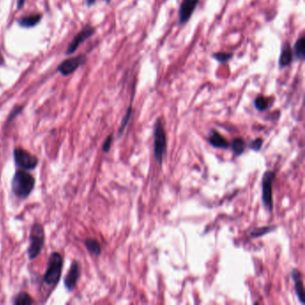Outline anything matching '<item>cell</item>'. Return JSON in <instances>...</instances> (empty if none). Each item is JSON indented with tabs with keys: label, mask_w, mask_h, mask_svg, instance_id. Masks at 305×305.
<instances>
[{
	"label": "cell",
	"mask_w": 305,
	"mask_h": 305,
	"mask_svg": "<svg viewBox=\"0 0 305 305\" xmlns=\"http://www.w3.org/2000/svg\"><path fill=\"white\" fill-rule=\"evenodd\" d=\"M275 177V172L267 171L262 178V202L264 207L269 212H271L273 209L272 183L274 181Z\"/></svg>",
	"instance_id": "6"
},
{
	"label": "cell",
	"mask_w": 305,
	"mask_h": 305,
	"mask_svg": "<svg viewBox=\"0 0 305 305\" xmlns=\"http://www.w3.org/2000/svg\"><path fill=\"white\" fill-rule=\"evenodd\" d=\"M96 3V0H86V4L88 6H92Z\"/></svg>",
	"instance_id": "27"
},
{
	"label": "cell",
	"mask_w": 305,
	"mask_h": 305,
	"mask_svg": "<svg viewBox=\"0 0 305 305\" xmlns=\"http://www.w3.org/2000/svg\"><path fill=\"white\" fill-rule=\"evenodd\" d=\"M44 227L40 223H35L31 226L30 233V245L27 250L29 259L34 260L39 256L42 249L44 248Z\"/></svg>",
	"instance_id": "3"
},
{
	"label": "cell",
	"mask_w": 305,
	"mask_h": 305,
	"mask_svg": "<svg viewBox=\"0 0 305 305\" xmlns=\"http://www.w3.org/2000/svg\"><path fill=\"white\" fill-rule=\"evenodd\" d=\"M246 147V143L241 138H235L232 142V148L234 151V154L241 155L243 153Z\"/></svg>",
	"instance_id": "21"
},
{
	"label": "cell",
	"mask_w": 305,
	"mask_h": 305,
	"mask_svg": "<svg viewBox=\"0 0 305 305\" xmlns=\"http://www.w3.org/2000/svg\"><path fill=\"white\" fill-rule=\"evenodd\" d=\"M22 108H23L22 106H15V107H13V110L11 111V113H10V115H9L7 121H8V122L12 121L16 115H19V114L22 112Z\"/></svg>",
	"instance_id": "25"
},
{
	"label": "cell",
	"mask_w": 305,
	"mask_h": 305,
	"mask_svg": "<svg viewBox=\"0 0 305 305\" xmlns=\"http://www.w3.org/2000/svg\"><path fill=\"white\" fill-rule=\"evenodd\" d=\"M85 247L88 250L89 252L95 256H100L102 253V246L101 243L98 242L96 239L88 238L84 241Z\"/></svg>",
	"instance_id": "16"
},
{
	"label": "cell",
	"mask_w": 305,
	"mask_h": 305,
	"mask_svg": "<svg viewBox=\"0 0 305 305\" xmlns=\"http://www.w3.org/2000/svg\"><path fill=\"white\" fill-rule=\"evenodd\" d=\"M132 114H133V107H132V104H131L130 106L128 107V109H127V111H126L125 115H124V118H123V120H122L121 125H120L119 136H121V135L124 133V130H125V128H126V126H127V124H128L129 121H130V119H131Z\"/></svg>",
	"instance_id": "22"
},
{
	"label": "cell",
	"mask_w": 305,
	"mask_h": 305,
	"mask_svg": "<svg viewBox=\"0 0 305 305\" xmlns=\"http://www.w3.org/2000/svg\"><path fill=\"white\" fill-rule=\"evenodd\" d=\"M293 53L295 54V57L297 60L303 61L305 58V37L302 36L301 38H299L295 43L294 47V51Z\"/></svg>",
	"instance_id": "15"
},
{
	"label": "cell",
	"mask_w": 305,
	"mask_h": 305,
	"mask_svg": "<svg viewBox=\"0 0 305 305\" xmlns=\"http://www.w3.org/2000/svg\"><path fill=\"white\" fill-rule=\"evenodd\" d=\"M64 260L60 253L53 252L49 257L48 269L43 278V281L47 286L56 287L62 275Z\"/></svg>",
	"instance_id": "2"
},
{
	"label": "cell",
	"mask_w": 305,
	"mask_h": 305,
	"mask_svg": "<svg viewBox=\"0 0 305 305\" xmlns=\"http://www.w3.org/2000/svg\"><path fill=\"white\" fill-rule=\"evenodd\" d=\"M269 105H270L269 100L262 95L257 96L256 99L254 100V106L256 107L258 111H261V112L265 111L269 107Z\"/></svg>",
	"instance_id": "20"
},
{
	"label": "cell",
	"mask_w": 305,
	"mask_h": 305,
	"mask_svg": "<svg viewBox=\"0 0 305 305\" xmlns=\"http://www.w3.org/2000/svg\"><path fill=\"white\" fill-rule=\"evenodd\" d=\"M112 142H113V134H110L109 136L106 137L105 142L102 145V151L104 152H108L110 151L111 145H112Z\"/></svg>",
	"instance_id": "23"
},
{
	"label": "cell",
	"mask_w": 305,
	"mask_h": 305,
	"mask_svg": "<svg viewBox=\"0 0 305 305\" xmlns=\"http://www.w3.org/2000/svg\"><path fill=\"white\" fill-rule=\"evenodd\" d=\"M275 226H261V227H255L254 229H252L250 233V235L252 238H257V237H261L262 235H265L266 234H269L270 232L274 231Z\"/></svg>",
	"instance_id": "18"
},
{
	"label": "cell",
	"mask_w": 305,
	"mask_h": 305,
	"mask_svg": "<svg viewBox=\"0 0 305 305\" xmlns=\"http://www.w3.org/2000/svg\"><path fill=\"white\" fill-rule=\"evenodd\" d=\"M41 14L40 13H36V14H31V15H28L25 17L20 18L18 20V24L21 27L23 28H32V27L36 26L41 20Z\"/></svg>",
	"instance_id": "14"
},
{
	"label": "cell",
	"mask_w": 305,
	"mask_h": 305,
	"mask_svg": "<svg viewBox=\"0 0 305 305\" xmlns=\"http://www.w3.org/2000/svg\"><path fill=\"white\" fill-rule=\"evenodd\" d=\"M153 138H154V158L158 163L162 164L165 155L167 152V138L166 132L164 128L163 123L161 119L156 121L153 129Z\"/></svg>",
	"instance_id": "4"
},
{
	"label": "cell",
	"mask_w": 305,
	"mask_h": 305,
	"mask_svg": "<svg viewBox=\"0 0 305 305\" xmlns=\"http://www.w3.org/2000/svg\"><path fill=\"white\" fill-rule=\"evenodd\" d=\"M199 2V0H182L178 13L179 24L182 25L189 22Z\"/></svg>",
	"instance_id": "8"
},
{
	"label": "cell",
	"mask_w": 305,
	"mask_h": 305,
	"mask_svg": "<svg viewBox=\"0 0 305 305\" xmlns=\"http://www.w3.org/2000/svg\"><path fill=\"white\" fill-rule=\"evenodd\" d=\"M25 1L26 0H18L17 1V8L21 9L22 6H23V4L25 3Z\"/></svg>",
	"instance_id": "26"
},
{
	"label": "cell",
	"mask_w": 305,
	"mask_h": 305,
	"mask_svg": "<svg viewBox=\"0 0 305 305\" xmlns=\"http://www.w3.org/2000/svg\"><path fill=\"white\" fill-rule=\"evenodd\" d=\"M105 1H106V3H107V4H109V3H110V2H111V0H105Z\"/></svg>",
	"instance_id": "28"
},
{
	"label": "cell",
	"mask_w": 305,
	"mask_h": 305,
	"mask_svg": "<svg viewBox=\"0 0 305 305\" xmlns=\"http://www.w3.org/2000/svg\"><path fill=\"white\" fill-rule=\"evenodd\" d=\"M34 303L32 297L26 292H20L13 299V304L15 305H30Z\"/></svg>",
	"instance_id": "17"
},
{
	"label": "cell",
	"mask_w": 305,
	"mask_h": 305,
	"mask_svg": "<svg viewBox=\"0 0 305 305\" xmlns=\"http://www.w3.org/2000/svg\"><path fill=\"white\" fill-rule=\"evenodd\" d=\"M211 57L217 62L224 65V64L229 62L234 57V54L232 52H216V53H213Z\"/></svg>",
	"instance_id": "19"
},
{
	"label": "cell",
	"mask_w": 305,
	"mask_h": 305,
	"mask_svg": "<svg viewBox=\"0 0 305 305\" xmlns=\"http://www.w3.org/2000/svg\"><path fill=\"white\" fill-rule=\"evenodd\" d=\"M13 159L18 168L23 170H32L39 164V159L36 156L22 148L13 150Z\"/></svg>",
	"instance_id": "5"
},
{
	"label": "cell",
	"mask_w": 305,
	"mask_h": 305,
	"mask_svg": "<svg viewBox=\"0 0 305 305\" xmlns=\"http://www.w3.org/2000/svg\"><path fill=\"white\" fill-rule=\"evenodd\" d=\"M95 28L92 25H85L82 29V31H80L79 33L74 38V40L70 42L69 46L67 47V55H71V54L76 52V49H78L80 44L83 43L84 41L89 39L91 36H93L95 33Z\"/></svg>",
	"instance_id": "9"
},
{
	"label": "cell",
	"mask_w": 305,
	"mask_h": 305,
	"mask_svg": "<svg viewBox=\"0 0 305 305\" xmlns=\"http://www.w3.org/2000/svg\"><path fill=\"white\" fill-rule=\"evenodd\" d=\"M262 143H263V140L261 139V138H259V139H256L253 142H251L250 147H251V149L253 150V151H260L261 146H262Z\"/></svg>",
	"instance_id": "24"
},
{
	"label": "cell",
	"mask_w": 305,
	"mask_h": 305,
	"mask_svg": "<svg viewBox=\"0 0 305 305\" xmlns=\"http://www.w3.org/2000/svg\"><path fill=\"white\" fill-rule=\"evenodd\" d=\"M208 142L210 145H212L215 148H227L229 146V143L227 142L226 139L216 130H211L209 137H208Z\"/></svg>",
	"instance_id": "13"
},
{
	"label": "cell",
	"mask_w": 305,
	"mask_h": 305,
	"mask_svg": "<svg viewBox=\"0 0 305 305\" xmlns=\"http://www.w3.org/2000/svg\"><path fill=\"white\" fill-rule=\"evenodd\" d=\"M291 276H292V279L295 283L297 297L301 302L302 305H305V288H304V283H303V275L297 269H294L292 270Z\"/></svg>",
	"instance_id": "12"
},
{
	"label": "cell",
	"mask_w": 305,
	"mask_h": 305,
	"mask_svg": "<svg viewBox=\"0 0 305 305\" xmlns=\"http://www.w3.org/2000/svg\"><path fill=\"white\" fill-rule=\"evenodd\" d=\"M293 60H294V53H293L291 45L288 41H286L282 46L281 53L279 57V68L289 67L292 64Z\"/></svg>",
	"instance_id": "11"
},
{
	"label": "cell",
	"mask_w": 305,
	"mask_h": 305,
	"mask_svg": "<svg viewBox=\"0 0 305 305\" xmlns=\"http://www.w3.org/2000/svg\"><path fill=\"white\" fill-rule=\"evenodd\" d=\"M35 184V177L32 175L26 172V170L18 169L12 178L11 188L13 195L18 198L26 199L34 189Z\"/></svg>",
	"instance_id": "1"
},
{
	"label": "cell",
	"mask_w": 305,
	"mask_h": 305,
	"mask_svg": "<svg viewBox=\"0 0 305 305\" xmlns=\"http://www.w3.org/2000/svg\"><path fill=\"white\" fill-rule=\"evenodd\" d=\"M86 57L84 55L77 56L75 58H68L67 60L63 61L58 67V71L62 76H67L72 75L74 72H76L82 65L86 62Z\"/></svg>",
	"instance_id": "7"
},
{
	"label": "cell",
	"mask_w": 305,
	"mask_h": 305,
	"mask_svg": "<svg viewBox=\"0 0 305 305\" xmlns=\"http://www.w3.org/2000/svg\"><path fill=\"white\" fill-rule=\"evenodd\" d=\"M80 274H81V271H80L79 263L75 261L70 266L67 277L64 280L65 287L68 291H73L76 288L80 278Z\"/></svg>",
	"instance_id": "10"
}]
</instances>
